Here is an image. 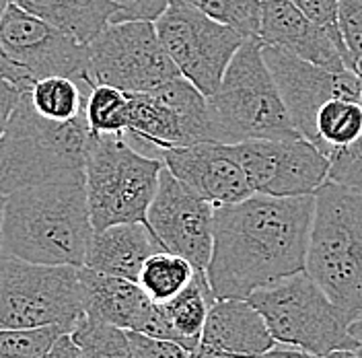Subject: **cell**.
I'll list each match as a JSON object with an SVG mask.
<instances>
[{"mask_svg": "<svg viewBox=\"0 0 362 358\" xmlns=\"http://www.w3.org/2000/svg\"><path fill=\"white\" fill-rule=\"evenodd\" d=\"M315 196L253 194L214 206V246L206 276L216 301L247 299L305 270Z\"/></svg>", "mask_w": 362, "mask_h": 358, "instance_id": "obj_1", "label": "cell"}, {"mask_svg": "<svg viewBox=\"0 0 362 358\" xmlns=\"http://www.w3.org/2000/svg\"><path fill=\"white\" fill-rule=\"evenodd\" d=\"M93 233L85 171L6 194L2 255L83 268Z\"/></svg>", "mask_w": 362, "mask_h": 358, "instance_id": "obj_2", "label": "cell"}, {"mask_svg": "<svg viewBox=\"0 0 362 358\" xmlns=\"http://www.w3.org/2000/svg\"><path fill=\"white\" fill-rule=\"evenodd\" d=\"M305 272L352 319L362 313V192L334 181L317 190Z\"/></svg>", "mask_w": 362, "mask_h": 358, "instance_id": "obj_3", "label": "cell"}, {"mask_svg": "<svg viewBox=\"0 0 362 358\" xmlns=\"http://www.w3.org/2000/svg\"><path fill=\"white\" fill-rule=\"evenodd\" d=\"M90 128L81 113L56 122L35 112L29 93L21 99L0 138V192L6 196L74 171H85Z\"/></svg>", "mask_w": 362, "mask_h": 358, "instance_id": "obj_4", "label": "cell"}, {"mask_svg": "<svg viewBox=\"0 0 362 358\" xmlns=\"http://www.w3.org/2000/svg\"><path fill=\"white\" fill-rule=\"evenodd\" d=\"M208 108L216 142L300 136L264 60L259 37L247 40L237 50L216 93L208 97Z\"/></svg>", "mask_w": 362, "mask_h": 358, "instance_id": "obj_5", "label": "cell"}, {"mask_svg": "<svg viewBox=\"0 0 362 358\" xmlns=\"http://www.w3.org/2000/svg\"><path fill=\"white\" fill-rule=\"evenodd\" d=\"M163 167L160 158L142 155L122 134L90 132L85 153V179L93 229L146 223Z\"/></svg>", "mask_w": 362, "mask_h": 358, "instance_id": "obj_6", "label": "cell"}, {"mask_svg": "<svg viewBox=\"0 0 362 358\" xmlns=\"http://www.w3.org/2000/svg\"><path fill=\"white\" fill-rule=\"evenodd\" d=\"M247 301L264 315L278 344L311 354L338 348L356 350L361 346L350 334L354 319L321 291L305 270L253 291Z\"/></svg>", "mask_w": 362, "mask_h": 358, "instance_id": "obj_7", "label": "cell"}, {"mask_svg": "<svg viewBox=\"0 0 362 358\" xmlns=\"http://www.w3.org/2000/svg\"><path fill=\"white\" fill-rule=\"evenodd\" d=\"M83 317L81 268L0 255V330L54 325L70 334Z\"/></svg>", "mask_w": 362, "mask_h": 358, "instance_id": "obj_8", "label": "cell"}, {"mask_svg": "<svg viewBox=\"0 0 362 358\" xmlns=\"http://www.w3.org/2000/svg\"><path fill=\"white\" fill-rule=\"evenodd\" d=\"M122 136L155 158L169 149L216 142L208 97L181 74L148 93H130L128 128Z\"/></svg>", "mask_w": 362, "mask_h": 358, "instance_id": "obj_9", "label": "cell"}, {"mask_svg": "<svg viewBox=\"0 0 362 358\" xmlns=\"http://www.w3.org/2000/svg\"><path fill=\"white\" fill-rule=\"evenodd\" d=\"M155 27L181 76L206 97L216 93L237 50L247 42L239 31L206 17L183 0H171Z\"/></svg>", "mask_w": 362, "mask_h": 358, "instance_id": "obj_10", "label": "cell"}, {"mask_svg": "<svg viewBox=\"0 0 362 358\" xmlns=\"http://www.w3.org/2000/svg\"><path fill=\"white\" fill-rule=\"evenodd\" d=\"M180 76L155 21L110 23L89 44V81L126 93H148Z\"/></svg>", "mask_w": 362, "mask_h": 358, "instance_id": "obj_11", "label": "cell"}, {"mask_svg": "<svg viewBox=\"0 0 362 358\" xmlns=\"http://www.w3.org/2000/svg\"><path fill=\"white\" fill-rule=\"evenodd\" d=\"M0 45L4 56L23 68L33 83L45 76H70L90 89L89 45L15 2L8 4L0 23Z\"/></svg>", "mask_w": 362, "mask_h": 358, "instance_id": "obj_12", "label": "cell"}, {"mask_svg": "<svg viewBox=\"0 0 362 358\" xmlns=\"http://www.w3.org/2000/svg\"><path fill=\"white\" fill-rule=\"evenodd\" d=\"M233 146L255 194L315 196L329 178V158L303 136L255 138Z\"/></svg>", "mask_w": 362, "mask_h": 358, "instance_id": "obj_13", "label": "cell"}, {"mask_svg": "<svg viewBox=\"0 0 362 358\" xmlns=\"http://www.w3.org/2000/svg\"><path fill=\"white\" fill-rule=\"evenodd\" d=\"M146 224L167 251L185 258L196 270L208 268L214 246V204L187 190L167 167L160 169Z\"/></svg>", "mask_w": 362, "mask_h": 358, "instance_id": "obj_14", "label": "cell"}, {"mask_svg": "<svg viewBox=\"0 0 362 358\" xmlns=\"http://www.w3.org/2000/svg\"><path fill=\"white\" fill-rule=\"evenodd\" d=\"M264 60L291 113L294 128L315 144L317 112L329 99H361L362 83L356 70L334 72L307 62L280 47L264 44Z\"/></svg>", "mask_w": 362, "mask_h": 358, "instance_id": "obj_15", "label": "cell"}, {"mask_svg": "<svg viewBox=\"0 0 362 358\" xmlns=\"http://www.w3.org/2000/svg\"><path fill=\"white\" fill-rule=\"evenodd\" d=\"M160 158L187 190L214 206L235 204L255 194L233 144L198 142L169 149Z\"/></svg>", "mask_w": 362, "mask_h": 358, "instance_id": "obj_16", "label": "cell"}, {"mask_svg": "<svg viewBox=\"0 0 362 358\" xmlns=\"http://www.w3.org/2000/svg\"><path fill=\"white\" fill-rule=\"evenodd\" d=\"M259 40L334 72L350 68L332 35L291 0H262Z\"/></svg>", "mask_w": 362, "mask_h": 358, "instance_id": "obj_17", "label": "cell"}, {"mask_svg": "<svg viewBox=\"0 0 362 358\" xmlns=\"http://www.w3.org/2000/svg\"><path fill=\"white\" fill-rule=\"evenodd\" d=\"M200 344L230 357L255 358L278 342L247 299H221L208 313Z\"/></svg>", "mask_w": 362, "mask_h": 358, "instance_id": "obj_18", "label": "cell"}, {"mask_svg": "<svg viewBox=\"0 0 362 358\" xmlns=\"http://www.w3.org/2000/svg\"><path fill=\"white\" fill-rule=\"evenodd\" d=\"M85 315L97 321L122 328L126 332H140L155 307V301L128 278L101 274L81 268Z\"/></svg>", "mask_w": 362, "mask_h": 358, "instance_id": "obj_19", "label": "cell"}, {"mask_svg": "<svg viewBox=\"0 0 362 358\" xmlns=\"http://www.w3.org/2000/svg\"><path fill=\"white\" fill-rule=\"evenodd\" d=\"M165 247L146 223H119L95 231L85 268L138 282L144 262Z\"/></svg>", "mask_w": 362, "mask_h": 358, "instance_id": "obj_20", "label": "cell"}, {"mask_svg": "<svg viewBox=\"0 0 362 358\" xmlns=\"http://www.w3.org/2000/svg\"><path fill=\"white\" fill-rule=\"evenodd\" d=\"M23 11L52 23L81 44L89 45L110 23L117 6L112 0H11Z\"/></svg>", "mask_w": 362, "mask_h": 358, "instance_id": "obj_21", "label": "cell"}, {"mask_svg": "<svg viewBox=\"0 0 362 358\" xmlns=\"http://www.w3.org/2000/svg\"><path fill=\"white\" fill-rule=\"evenodd\" d=\"M216 296L210 289L206 270H196L192 282L183 291L167 303H160L169 323L177 334V344L181 348L194 352L202 342L204 325Z\"/></svg>", "mask_w": 362, "mask_h": 358, "instance_id": "obj_22", "label": "cell"}, {"mask_svg": "<svg viewBox=\"0 0 362 358\" xmlns=\"http://www.w3.org/2000/svg\"><path fill=\"white\" fill-rule=\"evenodd\" d=\"M315 128V146L325 157L350 146L362 134V101L329 99L317 112Z\"/></svg>", "mask_w": 362, "mask_h": 358, "instance_id": "obj_23", "label": "cell"}, {"mask_svg": "<svg viewBox=\"0 0 362 358\" xmlns=\"http://www.w3.org/2000/svg\"><path fill=\"white\" fill-rule=\"evenodd\" d=\"M194 274L196 268L192 266V262L177 253L160 249L144 262L138 276V284L148 294L151 301L167 303L192 282Z\"/></svg>", "mask_w": 362, "mask_h": 358, "instance_id": "obj_24", "label": "cell"}, {"mask_svg": "<svg viewBox=\"0 0 362 358\" xmlns=\"http://www.w3.org/2000/svg\"><path fill=\"white\" fill-rule=\"evenodd\" d=\"M27 93L35 112L56 122H70L85 113L89 89L70 76H45L35 81Z\"/></svg>", "mask_w": 362, "mask_h": 358, "instance_id": "obj_25", "label": "cell"}, {"mask_svg": "<svg viewBox=\"0 0 362 358\" xmlns=\"http://www.w3.org/2000/svg\"><path fill=\"white\" fill-rule=\"evenodd\" d=\"M130 93L112 85H93L87 93L85 115L93 134H124L128 128Z\"/></svg>", "mask_w": 362, "mask_h": 358, "instance_id": "obj_26", "label": "cell"}, {"mask_svg": "<svg viewBox=\"0 0 362 358\" xmlns=\"http://www.w3.org/2000/svg\"><path fill=\"white\" fill-rule=\"evenodd\" d=\"M70 334L83 348L85 358H136L126 330L97 321L87 315Z\"/></svg>", "mask_w": 362, "mask_h": 358, "instance_id": "obj_27", "label": "cell"}, {"mask_svg": "<svg viewBox=\"0 0 362 358\" xmlns=\"http://www.w3.org/2000/svg\"><path fill=\"white\" fill-rule=\"evenodd\" d=\"M206 17L239 31L243 37H259L262 0H183Z\"/></svg>", "mask_w": 362, "mask_h": 358, "instance_id": "obj_28", "label": "cell"}, {"mask_svg": "<svg viewBox=\"0 0 362 358\" xmlns=\"http://www.w3.org/2000/svg\"><path fill=\"white\" fill-rule=\"evenodd\" d=\"M60 334L64 332L54 325L33 330H0V358H44Z\"/></svg>", "mask_w": 362, "mask_h": 358, "instance_id": "obj_29", "label": "cell"}, {"mask_svg": "<svg viewBox=\"0 0 362 358\" xmlns=\"http://www.w3.org/2000/svg\"><path fill=\"white\" fill-rule=\"evenodd\" d=\"M329 178L339 185L362 192V134L356 142L329 155Z\"/></svg>", "mask_w": 362, "mask_h": 358, "instance_id": "obj_30", "label": "cell"}, {"mask_svg": "<svg viewBox=\"0 0 362 358\" xmlns=\"http://www.w3.org/2000/svg\"><path fill=\"white\" fill-rule=\"evenodd\" d=\"M294 6H298L309 19H313L317 25H321L329 35L332 40L338 44V47L341 50L344 58H346V64L354 70V62L346 50V44L341 40V33H339V25H338V6L339 0H291Z\"/></svg>", "mask_w": 362, "mask_h": 358, "instance_id": "obj_31", "label": "cell"}, {"mask_svg": "<svg viewBox=\"0 0 362 358\" xmlns=\"http://www.w3.org/2000/svg\"><path fill=\"white\" fill-rule=\"evenodd\" d=\"M338 25L341 40L356 68L362 58V0H339Z\"/></svg>", "mask_w": 362, "mask_h": 358, "instance_id": "obj_32", "label": "cell"}, {"mask_svg": "<svg viewBox=\"0 0 362 358\" xmlns=\"http://www.w3.org/2000/svg\"><path fill=\"white\" fill-rule=\"evenodd\" d=\"M117 13L112 23L157 21L171 0H112Z\"/></svg>", "mask_w": 362, "mask_h": 358, "instance_id": "obj_33", "label": "cell"}, {"mask_svg": "<svg viewBox=\"0 0 362 358\" xmlns=\"http://www.w3.org/2000/svg\"><path fill=\"white\" fill-rule=\"evenodd\" d=\"M136 358H192V352L175 342L148 337L138 332H128Z\"/></svg>", "mask_w": 362, "mask_h": 358, "instance_id": "obj_34", "label": "cell"}, {"mask_svg": "<svg viewBox=\"0 0 362 358\" xmlns=\"http://www.w3.org/2000/svg\"><path fill=\"white\" fill-rule=\"evenodd\" d=\"M21 95V87H17V85L11 83V81L0 79V138H2L6 126H8V120H11L13 112H15V108H17Z\"/></svg>", "mask_w": 362, "mask_h": 358, "instance_id": "obj_35", "label": "cell"}, {"mask_svg": "<svg viewBox=\"0 0 362 358\" xmlns=\"http://www.w3.org/2000/svg\"><path fill=\"white\" fill-rule=\"evenodd\" d=\"M44 358H85L83 348L76 344L72 334H60Z\"/></svg>", "mask_w": 362, "mask_h": 358, "instance_id": "obj_36", "label": "cell"}, {"mask_svg": "<svg viewBox=\"0 0 362 358\" xmlns=\"http://www.w3.org/2000/svg\"><path fill=\"white\" fill-rule=\"evenodd\" d=\"M0 79L15 83V85L21 87L23 91H27L33 85V81L25 74V70L17 67V64H13V62H11L8 58H4L2 54H0Z\"/></svg>", "mask_w": 362, "mask_h": 358, "instance_id": "obj_37", "label": "cell"}, {"mask_svg": "<svg viewBox=\"0 0 362 358\" xmlns=\"http://www.w3.org/2000/svg\"><path fill=\"white\" fill-rule=\"evenodd\" d=\"M255 358H313V354H311V352H307V350L294 348V346L276 344V346H272L270 350L262 352L259 357H255Z\"/></svg>", "mask_w": 362, "mask_h": 358, "instance_id": "obj_38", "label": "cell"}, {"mask_svg": "<svg viewBox=\"0 0 362 358\" xmlns=\"http://www.w3.org/2000/svg\"><path fill=\"white\" fill-rule=\"evenodd\" d=\"M192 358H237V357H230V354H225V352H218V350L206 348V346L200 344V346L192 352Z\"/></svg>", "mask_w": 362, "mask_h": 358, "instance_id": "obj_39", "label": "cell"}, {"mask_svg": "<svg viewBox=\"0 0 362 358\" xmlns=\"http://www.w3.org/2000/svg\"><path fill=\"white\" fill-rule=\"evenodd\" d=\"M313 358H361L356 350H350V348H338V350H329V352H323V354H313Z\"/></svg>", "mask_w": 362, "mask_h": 358, "instance_id": "obj_40", "label": "cell"}, {"mask_svg": "<svg viewBox=\"0 0 362 358\" xmlns=\"http://www.w3.org/2000/svg\"><path fill=\"white\" fill-rule=\"evenodd\" d=\"M350 334L354 336V340H356L358 344H362V313L350 323Z\"/></svg>", "mask_w": 362, "mask_h": 358, "instance_id": "obj_41", "label": "cell"}, {"mask_svg": "<svg viewBox=\"0 0 362 358\" xmlns=\"http://www.w3.org/2000/svg\"><path fill=\"white\" fill-rule=\"evenodd\" d=\"M4 200H6V196L0 192V255H2V216H4Z\"/></svg>", "mask_w": 362, "mask_h": 358, "instance_id": "obj_42", "label": "cell"}, {"mask_svg": "<svg viewBox=\"0 0 362 358\" xmlns=\"http://www.w3.org/2000/svg\"><path fill=\"white\" fill-rule=\"evenodd\" d=\"M8 4H11V0H0V23H2V17H4V13H6ZM0 54L4 56V50H2V45H0ZM4 58H6V56H4Z\"/></svg>", "mask_w": 362, "mask_h": 358, "instance_id": "obj_43", "label": "cell"}, {"mask_svg": "<svg viewBox=\"0 0 362 358\" xmlns=\"http://www.w3.org/2000/svg\"><path fill=\"white\" fill-rule=\"evenodd\" d=\"M354 70H356V74H358V79H361V83H362V58L358 60V64H356V68H354Z\"/></svg>", "mask_w": 362, "mask_h": 358, "instance_id": "obj_44", "label": "cell"}, {"mask_svg": "<svg viewBox=\"0 0 362 358\" xmlns=\"http://www.w3.org/2000/svg\"><path fill=\"white\" fill-rule=\"evenodd\" d=\"M356 352H358V357L362 358V344H361V346H358V348H356Z\"/></svg>", "mask_w": 362, "mask_h": 358, "instance_id": "obj_45", "label": "cell"}]
</instances>
